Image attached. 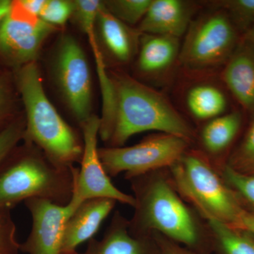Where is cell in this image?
<instances>
[{"mask_svg":"<svg viewBox=\"0 0 254 254\" xmlns=\"http://www.w3.org/2000/svg\"><path fill=\"white\" fill-rule=\"evenodd\" d=\"M21 1L30 12L40 18L47 0H21Z\"/></svg>","mask_w":254,"mask_h":254,"instance_id":"31","label":"cell"},{"mask_svg":"<svg viewBox=\"0 0 254 254\" xmlns=\"http://www.w3.org/2000/svg\"><path fill=\"white\" fill-rule=\"evenodd\" d=\"M213 4L233 15L241 22L254 21V0H223L213 1Z\"/></svg>","mask_w":254,"mask_h":254,"instance_id":"28","label":"cell"},{"mask_svg":"<svg viewBox=\"0 0 254 254\" xmlns=\"http://www.w3.org/2000/svg\"><path fill=\"white\" fill-rule=\"evenodd\" d=\"M11 210L9 207L0 205V254H19L20 244Z\"/></svg>","mask_w":254,"mask_h":254,"instance_id":"25","label":"cell"},{"mask_svg":"<svg viewBox=\"0 0 254 254\" xmlns=\"http://www.w3.org/2000/svg\"><path fill=\"white\" fill-rule=\"evenodd\" d=\"M53 81L80 126L92 114V76L86 53L76 38L62 35L51 60Z\"/></svg>","mask_w":254,"mask_h":254,"instance_id":"8","label":"cell"},{"mask_svg":"<svg viewBox=\"0 0 254 254\" xmlns=\"http://www.w3.org/2000/svg\"><path fill=\"white\" fill-rule=\"evenodd\" d=\"M185 103L190 115L198 121H206L225 113L226 95L218 86L200 83L187 91Z\"/></svg>","mask_w":254,"mask_h":254,"instance_id":"19","label":"cell"},{"mask_svg":"<svg viewBox=\"0 0 254 254\" xmlns=\"http://www.w3.org/2000/svg\"><path fill=\"white\" fill-rule=\"evenodd\" d=\"M195 4L183 0H152L148 11L139 23L141 33L179 38L188 30Z\"/></svg>","mask_w":254,"mask_h":254,"instance_id":"14","label":"cell"},{"mask_svg":"<svg viewBox=\"0 0 254 254\" xmlns=\"http://www.w3.org/2000/svg\"><path fill=\"white\" fill-rule=\"evenodd\" d=\"M25 123L15 122L0 131V165L23 139Z\"/></svg>","mask_w":254,"mask_h":254,"instance_id":"27","label":"cell"},{"mask_svg":"<svg viewBox=\"0 0 254 254\" xmlns=\"http://www.w3.org/2000/svg\"><path fill=\"white\" fill-rule=\"evenodd\" d=\"M95 33L107 54L115 63L125 64L138 55L141 32L115 17L104 4L98 13Z\"/></svg>","mask_w":254,"mask_h":254,"instance_id":"15","label":"cell"},{"mask_svg":"<svg viewBox=\"0 0 254 254\" xmlns=\"http://www.w3.org/2000/svg\"><path fill=\"white\" fill-rule=\"evenodd\" d=\"M75 170L55 165L36 145L26 143L0 165V205L12 208L39 198L66 205L73 195Z\"/></svg>","mask_w":254,"mask_h":254,"instance_id":"4","label":"cell"},{"mask_svg":"<svg viewBox=\"0 0 254 254\" xmlns=\"http://www.w3.org/2000/svg\"><path fill=\"white\" fill-rule=\"evenodd\" d=\"M245 40L247 43L254 48V21L251 26H249L248 29L245 33Z\"/></svg>","mask_w":254,"mask_h":254,"instance_id":"33","label":"cell"},{"mask_svg":"<svg viewBox=\"0 0 254 254\" xmlns=\"http://www.w3.org/2000/svg\"><path fill=\"white\" fill-rule=\"evenodd\" d=\"M222 78L241 106L246 111L254 113L253 47H241L235 50L227 60L222 71Z\"/></svg>","mask_w":254,"mask_h":254,"instance_id":"17","label":"cell"},{"mask_svg":"<svg viewBox=\"0 0 254 254\" xmlns=\"http://www.w3.org/2000/svg\"><path fill=\"white\" fill-rule=\"evenodd\" d=\"M191 143L181 137L157 133L131 146L105 147L98 153L110 177L125 173L127 180L173 166Z\"/></svg>","mask_w":254,"mask_h":254,"instance_id":"6","label":"cell"},{"mask_svg":"<svg viewBox=\"0 0 254 254\" xmlns=\"http://www.w3.org/2000/svg\"><path fill=\"white\" fill-rule=\"evenodd\" d=\"M31 214V229L20 252L26 254H62L64 228L76 210L71 201L66 205L33 198L24 202Z\"/></svg>","mask_w":254,"mask_h":254,"instance_id":"11","label":"cell"},{"mask_svg":"<svg viewBox=\"0 0 254 254\" xmlns=\"http://www.w3.org/2000/svg\"><path fill=\"white\" fill-rule=\"evenodd\" d=\"M152 235L156 240L162 254H199L160 234L153 233Z\"/></svg>","mask_w":254,"mask_h":254,"instance_id":"29","label":"cell"},{"mask_svg":"<svg viewBox=\"0 0 254 254\" xmlns=\"http://www.w3.org/2000/svg\"><path fill=\"white\" fill-rule=\"evenodd\" d=\"M224 182L236 195L239 201L244 200L254 208V176L242 175L227 165L217 166Z\"/></svg>","mask_w":254,"mask_h":254,"instance_id":"23","label":"cell"},{"mask_svg":"<svg viewBox=\"0 0 254 254\" xmlns=\"http://www.w3.org/2000/svg\"><path fill=\"white\" fill-rule=\"evenodd\" d=\"M185 34L179 63L192 71L212 69L226 63L236 47V29L223 9L192 21Z\"/></svg>","mask_w":254,"mask_h":254,"instance_id":"7","label":"cell"},{"mask_svg":"<svg viewBox=\"0 0 254 254\" xmlns=\"http://www.w3.org/2000/svg\"><path fill=\"white\" fill-rule=\"evenodd\" d=\"M64 254H78L77 252H73V253Z\"/></svg>","mask_w":254,"mask_h":254,"instance_id":"35","label":"cell"},{"mask_svg":"<svg viewBox=\"0 0 254 254\" xmlns=\"http://www.w3.org/2000/svg\"><path fill=\"white\" fill-rule=\"evenodd\" d=\"M180 48L179 38L141 33L137 69L146 77H163L179 61Z\"/></svg>","mask_w":254,"mask_h":254,"instance_id":"16","label":"cell"},{"mask_svg":"<svg viewBox=\"0 0 254 254\" xmlns=\"http://www.w3.org/2000/svg\"><path fill=\"white\" fill-rule=\"evenodd\" d=\"M225 165L242 175L254 176V120Z\"/></svg>","mask_w":254,"mask_h":254,"instance_id":"22","label":"cell"},{"mask_svg":"<svg viewBox=\"0 0 254 254\" xmlns=\"http://www.w3.org/2000/svg\"><path fill=\"white\" fill-rule=\"evenodd\" d=\"M17 83L26 109V143L36 145L58 166L71 168L80 163L83 140L48 99L36 63L19 68Z\"/></svg>","mask_w":254,"mask_h":254,"instance_id":"3","label":"cell"},{"mask_svg":"<svg viewBox=\"0 0 254 254\" xmlns=\"http://www.w3.org/2000/svg\"><path fill=\"white\" fill-rule=\"evenodd\" d=\"M241 125L242 116L237 112L225 113L207 122L200 133L204 154L218 155L225 151L237 136Z\"/></svg>","mask_w":254,"mask_h":254,"instance_id":"18","label":"cell"},{"mask_svg":"<svg viewBox=\"0 0 254 254\" xmlns=\"http://www.w3.org/2000/svg\"><path fill=\"white\" fill-rule=\"evenodd\" d=\"M169 172L182 198L203 220L235 227L245 208L224 182L218 167L203 152L190 148Z\"/></svg>","mask_w":254,"mask_h":254,"instance_id":"5","label":"cell"},{"mask_svg":"<svg viewBox=\"0 0 254 254\" xmlns=\"http://www.w3.org/2000/svg\"><path fill=\"white\" fill-rule=\"evenodd\" d=\"M56 30L30 12L21 0L11 1L0 23V56L19 68L36 63L45 42Z\"/></svg>","mask_w":254,"mask_h":254,"instance_id":"9","label":"cell"},{"mask_svg":"<svg viewBox=\"0 0 254 254\" xmlns=\"http://www.w3.org/2000/svg\"><path fill=\"white\" fill-rule=\"evenodd\" d=\"M152 0H107L105 7L115 17L128 25L141 22L148 11Z\"/></svg>","mask_w":254,"mask_h":254,"instance_id":"21","label":"cell"},{"mask_svg":"<svg viewBox=\"0 0 254 254\" xmlns=\"http://www.w3.org/2000/svg\"><path fill=\"white\" fill-rule=\"evenodd\" d=\"M215 254H254V235L214 220H207Z\"/></svg>","mask_w":254,"mask_h":254,"instance_id":"20","label":"cell"},{"mask_svg":"<svg viewBox=\"0 0 254 254\" xmlns=\"http://www.w3.org/2000/svg\"><path fill=\"white\" fill-rule=\"evenodd\" d=\"M11 4L9 0H0V23L9 12Z\"/></svg>","mask_w":254,"mask_h":254,"instance_id":"32","label":"cell"},{"mask_svg":"<svg viewBox=\"0 0 254 254\" xmlns=\"http://www.w3.org/2000/svg\"><path fill=\"white\" fill-rule=\"evenodd\" d=\"M110 77L116 107L108 146H124L131 137L148 131L175 135L190 143L194 141V128L165 95L125 73H114Z\"/></svg>","mask_w":254,"mask_h":254,"instance_id":"2","label":"cell"},{"mask_svg":"<svg viewBox=\"0 0 254 254\" xmlns=\"http://www.w3.org/2000/svg\"><path fill=\"white\" fill-rule=\"evenodd\" d=\"M116 203L110 198H98L78 205L65 223L62 254L76 252L78 246L93 239Z\"/></svg>","mask_w":254,"mask_h":254,"instance_id":"13","label":"cell"},{"mask_svg":"<svg viewBox=\"0 0 254 254\" xmlns=\"http://www.w3.org/2000/svg\"><path fill=\"white\" fill-rule=\"evenodd\" d=\"M103 6L99 0H73L71 19L86 35L95 33L98 13Z\"/></svg>","mask_w":254,"mask_h":254,"instance_id":"24","label":"cell"},{"mask_svg":"<svg viewBox=\"0 0 254 254\" xmlns=\"http://www.w3.org/2000/svg\"><path fill=\"white\" fill-rule=\"evenodd\" d=\"M78 254H162L153 235H134L128 220L120 211L114 213L100 240L92 239L86 250Z\"/></svg>","mask_w":254,"mask_h":254,"instance_id":"12","label":"cell"},{"mask_svg":"<svg viewBox=\"0 0 254 254\" xmlns=\"http://www.w3.org/2000/svg\"><path fill=\"white\" fill-rule=\"evenodd\" d=\"M80 127L83 132V151L81 168L75 170L73 195L70 201L78 208L85 200L105 198L133 208V195L122 191L113 185L100 160L98 148L100 118L93 115Z\"/></svg>","mask_w":254,"mask_h":254,"instance_id":"10","label":"cell"},{"mask_svg":"<svg viewBox=\"0 0 254 254\" xmlns=\"http://www.w3.org/2000/svg\"><path fill=\"white\" fill-rule=\"evenodd\" d=\"M133 216L128 220L134 235L158 233L199 254L214 253L208 223L182 198L174 186L169 169L132 178Z\"/></svg>","mask_w":254,"mask_h":254,"instance_id":"1","label":"cell"},{"mask_svg":"<svg viewBox=\"0 0 254 254\" xmlns=\"http://www.w3.org/2000/svg\"><path fill=\"white\" fill-rule=\"evenodd\" d=\"M233 228L245 230L254 235V213L244 208L242 210L236 225Z\"/></svg>","mask_w":254,"mask_h":254,"instance_id":"30","label":"cell"},{"mask_svg":"<svg viewBox=\"0 0 254 254\" xmlns=\"http://www.w3.org/2000/svg\"><path fill=\"white\" fill-rule=\"evenodd\" d=\"M72 11L73 1L47 0L40 18L54 27H62L71 19Z\"/></svg>","mask_w":254,"mask_h":254,"instance_id":"26","label":"cell"},{"mask_svg":"<svg viewBox=\"0 0 254 254\" xmlns=\"http://www.w3.org/2000/svg\"><path fill=\"white\" fill-rule=\"evenodd\" d=\"M2 102H3L2 91H1V86H0V108H1V104H2Z\"/></svg>","mask_w":254,"mask_h":254,"instance_id":"34","label":"cell"}]
</instances>
